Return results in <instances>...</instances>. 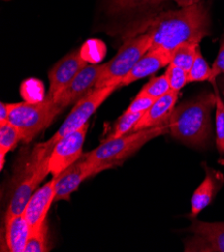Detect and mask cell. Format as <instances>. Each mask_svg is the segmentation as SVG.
I'll return each instance as SVG.
<instances>
[{"label":"cell","instance_id":"obj_1","mask_svg":"<svg viewBox=\"0 0 224 252\" xmlns=\"http://www.w3.org/2000/svg\"><path fill=\"white\" fill-rule=\"evenodd\" d=\"M209 12L202 2L162 12L144 24L145 33L151 37L150 49L171 53L183 43H200L209 34Z\"/></svg>","mask_w":224,"mask_h":252},{"label":"cell","instance_id":"obj_2","mask_svg":"<svg viewBox=\"0 0 224 252\" xmlns=\"http://www.w3.org/2000/svg\"><path fill=\"white\" fill-rule=\"evenodd\" d=\"M215 106V94L209 93L178 106L169 120L171 135L188 145H205L210 137V114Z\"/></svg>","mask_w":224,"mask_h":252},{"label":"cell","instance_id":"obj_3","mask_svg":"<svg viewBox=\"0 0 224 252\" xmlns=\"http://www.w3.org/2000/svg\"><path fill=\"white\" fill-rule=\"evenodd\" d=\"M118 88L119 87L117 86H110L105 88L94 89L86 96L81 98L79 102L74 105V107L70 111V114L66 117V119L64 120L58 132L48 141L36 145L32 155V162H39L47 158L51 155L52 151L58 141H60L65 135L81 129L84 125L88 124L93 114H95L98 107L101 106Z\"/></svg>","mask_w":224,"mask_h":252},{"label":"cell","instance_id":"obj_4","mask_svg":"<svg viewBox=\"0 0 224 252\" xmlns=\"http://www.w3.org/2000/svg\"><path fill=\"white\" fill-rule=\"evenodd\" d=\"M168 132H170L169 124H166L158 127L133 132L120 138L107 139L90 153L84 155V157L92 164L112 168L114 165L123 162L135 154L149 141Z\"/></svg>","mask_w":224,"mask_h":252},{"label":"cell","instance_id":"obj_5","mask_svg":"<svg viewBox=\"0 0 224 252\" xmlns=\"http://www.w3.org/2000/svg\"><path fill=\"white\" fill-rule=\"evenodd\" d=\"M61 112L55 99L46 95L38 102L12 104L8 122L19 130L22 141L31 142L47 128Z\"/></svg>","mask_w":224,"mask_h":252},{"label":"cell","instance_id":"obj_6","mask_svg":"<svg viewBox=\"0 0 224 252\" xmlns=\"http://www.w3.org/2000/svg\"><path fill=\"white\" fill-rule=\"evenodd\" d=\"M151 37L148 33L133 37L120 47L118 54L107 63L95 89L117 86L120 88L122 80L131 71L135 64L151 48Z\"/></svg>","mask_w":224,"mask_h":252},{"label":"cell","instance_id":"obj_7","mask_svg":"<svg viewBox=\"0 0 224 252\" xmlns=\"http://www.w3.org/2000/svg\"><path fill=\"white\" fill-rule=\"evenodd\" d=\"M88 128L89 125L86 124L81 129L65 135L57 142L48 156V171L53 177H58L81 159Z\"/></svg>","mask_w":224,"mask_h":252},{"label":"cell","instance_id":"obj_8","mask_svg":"<svg viewBox=\"0 0 224 252\" xmlns=\"http://www.w3.org/2000/svg\"><path fill=\"white\" fill-rule=\"evenodd\" d=\"M48 174V157L39 162H32L30 165V170L27 172L26 177L14 190L5 217L23 213L39 183Z\"/></svg>","mask_w":224,"mask_h":252},{"label":"cell","instance_id":"obj_9","mask_svg":"<svg viewBox=\"0 0 224 252\" xmlns=\"http://www.w3.org/2000/svg\"><path fill=\"white\" fill-rule=\"evenodd\" d=\"M88 64V60L80 49L63 58L48 72L49 90L46 95L57 98Z\"/></svg>","mask_w":224,"mask_h":252},{"label":"cell","instance_id":"obj_10","mask_svg":"<svg viewBox=\"0 0 224 252\" xmlns=\"http://www.w3.org/2000/svg\"><path fill=\"white\" fill-rule=\"evenodd\" d=\"M109 169L108 166H99L88 162L84 155L81 160L72 164L64 170L57 178L56 183V197L55 202L61 200H69L70 195L78 190L80 185L86 179L97 174L98 172Z\"/></svg>","mask_w":224,"mask_h":252},{"label":"cell","instance_id":"obj_11","mask_svg":"<svg viewBox=\"0 0 224 252\" xmlns=\"http://www.w3.org/2000/svg\"><path fill=\"white\" fill-rule=\"evenodd\" d=\"M104 69L103 64H88L83 68L64 91L55 98V103L61 111L72 104H77L81 98L92 92Z\"/></svg>","mask_w":224,"mask_h":252},{"label":"cell","instance_id":"obj_12","mask_svg":"<svg viewBox=\"0 0 224 252\" xmlns=\"http://www.w3.org/2000/svg\"><path fill=\"white\" fill-rule=\"evenodd\" d=\"M56 183L57 178L54 177L51 181L36 190L27 204L22 215L27 219L32 231L38 229L46 222L45 218L47 212L53 202H55Z\"/></svg>","mask_w":224,"mask_h":252},{"label":"cell","instance_id":"obj_13","mask_svg":"<svg viewBox=\"0 0 224 252\" xmlns=\"http://www.w3.org/2000/svg\"><path fill=\"white\" fill-rule=\"evenodd\" d=\"M190 230L195 234L186 251L224 252V223H206L193 219Z\"/></svg>","mask_w":224,"mask_h":252},{"label":"cell","instance_id":"obj_14","mask_svg":"<svg viewBox=\"0 0 224 252\" xmlns=\"http://www.w3.org/2000/svg\"><path fill=\"white\" fill-rule=\"evenodd\" d=\"M178 94L179 93L170 91L168 94L157 98L153 105L143 114L131 133L169 124L170 117L175 109Z\"/></svg>","mask_w":224,"mask_h":252},{"label":"cell","instance_id":"obj_15","mask_svg":"<svg viewBox=\"0 0 224 252\" xmlns=\"http://www.w3.org/2000/svg\"><path fill=\"white\" fill-rule=\"evenodd\" d=\"M172 53L162 49H150L135 64L131 71L124 78L120 84V88L128 86L138 80L148 77L158 71L160 68L171 63Z\"/></svg>","mask_w":224,"mask_h":252},{"label":"cell","instance_id":"obj_16","mask_svg":"<svg viewBox=\"0 0 224 252\" xmlns=\"http://www.w3.org/2000/svg\"><path fill=\"white\" fill-rule=\"evenodd\" d=\"M224 182L223 176L212 169H206V177L198 186L191 198V215L195 218L204 208H206L216 195Z\"/></svg>","mask_w":224,"mask_h":252},{"label":"cell","instance_id":"obj_17","mask_svg":"<svg viewBox=\"0 0 224 252\" xmlns=\"http://www.w3.org/2000/svg\"><path fill=\"white\" fill-rule=\"evenodd\" d=\"M6 244L11 252H24L32 229L22 214L5 217Z\"/></svg>","mask_w":224,"mask_h":252},{"label":"cell","instance_id":"obj_18","mask_svg":"<svg viewBox=\"0 0 224 252\" xmlns=\"http://www.w3.org/2000/svg\"><path fill=\"white\" fill-rule=\"evenodd\" d=\"M22 140L19 130L7 122L6 124L0 125V169L3 170L5 163V156L9 151L13 150L17 143Z\"/></svg>","mask_w":224,"mask_h":252},{"label":"cell","instance_id":"obj_19","mask_svg":"<svg viewBox=\"0 0 224 252\" xmlns=\"http://www.w3.org/2000/svg\"><path fill=\"white\" fill-rule=\"evenodd\" d=\"M199 48H200L199 43H183L179 45L172 52L171 64L189 71L195 61Z\"/></svg>","mask_w":224,"mask_h":252},{"label":"cell","instance_id":"obj_20","mask_svg":"<svg viewBox=\"0 0 224 252\" xmlns=\"http://www.w3.org/2000/svg\"><path fill=\"white\" fill-rule=\"evenodd\" d=\"M168 0H109V7L112 12H126L134 9L150 7Z\"/></svg>","mask_w":224,"mask_h":252},{"label":"cell","instance_id":"obj_21","mask_svg":"<svg viewBox=\"0 0 224 252\" xmlns=\"http://www.w3.org/2000/svg\"><path fill=\"white\" fill-rule=\"evenodd\" d=\"M211 77V67L202 57L199 48L195 61L188 71V83L209 81Z\"/></svg>","mask_w":224,"mask_h":252},{"label":"cell","instance_id":"obj_22","mask_svg":"<svg viewBox=\"0 0 224 252\" xmlns=\"http://www.w3.org/2000/svg\"><path fill=\"white\" fill-rule=\"evenodd\" d=\"M144 113L145 112L135 113V114H123L119 118L118 122L116 123L114 131L109 136L108 139H116L122 136H125L127 134H130L135 128V126L140 121V119L142 118Z\"/></svg>","mask_w":224,"mask_h":252},{"label":"cell","instance_id":"obj_23","mask_svg":"<svg viewBox=\"0 0 224 252\" xmlns=\"http://www.w3.org/2000/svg\"><path fill=\"white\" fill-rule=\"evenodd\" d=\"M170 91L171 89L167 77L165 74H163L160 75V77L153 78L150 82L146 84L138 94L157 99L163 96L164 94H168Z\"/></svg>","mask_w":224,"mask_h":252},{"label":"cell","instance_id":"obj_24","mask_svg":"<svg viewBox=\"0 0 224 252\" xmlns=\"http://www.w3.org/2000/svg\"><path fill=\"white\" fill-rule=\"evenodd\" d=\"M47 224L44 222L41 227L31 232L27 242L24 252H45L48 251L47 247Z\"/></svg>","mask_w":224,"mask_h":252},{"label":"cell","instance_id":"obj_25","mask_svg":"<svg viewBox=\"0 0 224 252\" xmlns=\"http://www.w3.org/2000/svg\"><path fill=\"white\" fill-rule=\"evenodd\" d=\"M170 85V89L173 92L179 93L186 84H188V71L176 66L174 64H169L167 71L165 73Z\"/></svg>","mask_w":224,"mask_h":252},{"label":"cell","instance_id":"obj_26","mask_svg":"<svg viewBox=\"0 0 224 252\" xmlns=\"http://www.w3.org/2000/svg\"><path fill=\"white\" fill-rule=\"evenodd\" d=\"M216 98V146L220 154H224V104L217 91Z\"/></svg>","mask_w":224,"mask_h":252},{"label":"cell","instance_id":"obj_27","mask_svg":"<svg viewBox=\"0 0 224 252\" xmlns=\"http://www.w3.org/2000/svg\"><path fill=\"white\" fill-rule=\"evenodd\" d=\"M156 99L145 96V95H140L137 94V96L134 98L129 108L124 112V114H135V113H141V112H146L149 108H150L153 103Z\"/></svg>","mask_w":224,"mask_h":252},{"label":"cell","instance_id":"obj_28","mask_svg":"<svg viewBox=\"0 0 224 252\" xmlns=\"http://www.w3.org/2000/svg\"><path fill=\"white\" fill-rule=\"evenodd\" d=\"M224 74V37L221 39L219 52L216 60L214 61L211 67V77L209 82L214 83L219 74Z\"/></svg>","mask_w":224,"mask_h":252},{"label":"cell","instance_id":"obj_29","mask_svg":"<svg viewBox=\"0 0 224 252\" xmlns=\"http://www.w3.org/2000/svg\"><path fill=\"white\" fill-rule=\"evenodd\" d=\"M12 108V104H0V125L6 124L8 122L9 114Z\"/></svg>","mask_w":224,"mask_h":252},{"label":"cell","instance_id":"obj_30","mask_svg":"<svg viewBox=\"0 0 224 252\" xmlns=\"http://www.w3.org/2000/svg\"><path fill=\"white\" fill-rule=\"evenodd\" d=\"M181 8L182 7H189L202 2V0H174Z\"/></svg>","mask_w":224,"mask_h":252}]
</instances>
